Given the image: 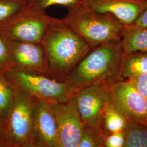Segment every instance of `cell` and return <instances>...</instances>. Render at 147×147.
<instances>
[{
	"mask_svg": "<svg viewBox=\"0 0 147 147\" xmlns=\"http://www.w3.org/2000/svg\"><path fill=\"white\" fill-rule=\"evenodd\" d=\"M124 132V147H147V125L127 121Z\"/></svg>",
	"mask_w": 147,
	"mask_h": 147,
	"instance_id": "obj_16",
	"label": "cell"
},
{
	"mask_svg": "<svg viewBox=\"0 0 147 147\" xmlns=\"http://www.w3.org/2000/svg\"><path fill=\"white\" fill-rule=\"evenodd\" d=\"M36 147H57V132L53 103L38 99Z\"/></svg>",
	"mask_w": 147,
	"mask_h": 147,
	"instance_id": "obj_12",
	"label": "cell"
},
{
	"mask_svg": "<svg viewBox=\"0 0 147 147\" xmlns=\"http://www.w3.org/2000/svg\"><path fill=\"white\" fill-rule=\"evenodd\" d=\"M121 72L123 79H128L138 74L147 73V53L124 54Z\"/></svg>",
	"mask_w": 147,
	"mask_h": 147,
	"instance_id": "obj_14",
	"label": "cell"
},
{
	"mask_svg": "<svg viewBox=\"0 0 147 147\" xmlns=\"http://www.w3.org/2000/svg\"><path fill=\"white\" fill-rule=\"evenodd\" d=\"M12 67L46 74V56L42 43L8 41Z\"/></svg>",
	"mask_w": 147,
	"mask_h": 147,
	"instance_id": "obj_10",
	"label": "cell"
},
{
	"mask_svg": "<svg viewBox=\"0 0 147 147\" xmlns=\"http://www.w3.org/2000/svg\"><path fill=\"white\" fill-rule=\"evenodd\" d=\"M84 0H28L27 6L44 10L53 5H62L70 9Z\"/></svg>",
	"mask_w": 147,
	"mask_h": 147,
	"instance_id": "obj_20",
	"label": "cell"
},
{
	"mask_svg": "<svg viewBox=\"0 0 147 147\" xmlns=\"http://www.w3.org/2000/svg\"><path fill=\"white\" fill-rule=\"evenodd\" d=\"M127 121L116 109L112 100L105 107L102 118V130L104 135L124 131Z\"/></svg>",
	"mask_w": 147,
	"mask_h": 147,
	"instance_id": "obj_15",
	"label": "cell"
},
{
	"mask_svg": "<svg viewBox=\"0 0 147 147\" xmlns=\"http://www.w3.org/2000/svg\"><path fill=\"white\" fill-rule=\"evenodd\" d=\"M111 93L113 104L126 121L147 125V100L129 80L114 84Z\"/></svg>",
	"mask_w": 147,
	"mask_h": 147,
	"instance_id": "obj_8",
	"label": "cell"
},
{
	"mask_svg": "<svg viewBox=\"0 0 147 147\" xmlns=\"http://www.w3.org/2000/svg\"><path fill=\"white\" fill-rule=\"evenodd\" d=\"M86 5L101 13H109L125 26H130L147 5V0H84Z\"/></svg>",
	"mask_w": 147,
	"mask_h": 147,
	"instance_id": "obj_11",
	"label": "cell"
},
{
	"mask_svg": "<svg viewBox=\"0 0 147 147\" xmlns=\"http://www.w3.org/2000/svg\"><path fill=\"white\" fill-rule=\"evenodd\" d=\"M16 89L14 101L0 131V147H36L38 99Z\"/></svg>",
	"mask_w": 147,
	"mask_h": 147,
	"instance_id": "obj_4",
	"label": "cell"
},
{
	"mask_svg": "<svg viewBox=\"0 0 147 147\" xmlns=\"http://www.w3.org/2000/svg\"><path fill=\"white\" fill-rule=\"evenodd\" d=\"M47 65L46 75L63 81L92 48L64 21L53 18L42 42Z\"/></svg>",
	"mask_w": 147,
	"mask_h": 147,
	"instance_id": "obj_2",
	"label": "cell"
},
{
	"mask_svg": "<svg viewBox=\"0 0 147 147\" xmlns=\"http://www.w3.org/2000/svg\"><path fill=\"white\" fill-rule=\"evenodd\" d=\"M111 87L94 85L80 89L73 94L71 98L84 125L102 130L104 111L112 100Z\"/></svg>",
	"mask_w": 147,
	"mask_h": 147,
	"instance_id": "obj_7",
	"label": "cell"
},
{
	"mask_svg": "<svg viewBox=\"0 0 147 147\" xmlns=\"http://www.w3.org/2000/svg\"><path fill=\"white\" fill-rule=\"evenodd\" d=\"M53 18L44 10L27 5L0 25V34L8 41L42 43Z\"/></svg>",
	"mask_w": 147,
	"mask_h": 147,
	"instance_id": "obj_6",
	"label": "cell"
},
{
	"mask_svg": "<svg viewBox=\"0 0 147 147\" xmlns=\"http://www.w3.org/2000/svg\"><path fill=\"white\" fill-rule=\"evenodd\" d=\"M124 131L106 134L104 137V147H124Z\"/></svg>",
	"mask_w": 147,
	"mask_h": 147,
	"instance_id": "obj_22",
	"label": "cell"
},
{
	"mask_svg": "<svg viewBox=\"0 0 147 147\" xmlns=\"http://www.w3.org/2000/svg\"><path fill=\"white\" fill-rule=\"evenodd\" d=\"M3 124V121L0 118V131H1V130L2 129V128Z\"/></svg>",
	"mask_w": 147,
	"mask_h": 147,
	"instance_id": "obj_25",
	"label": "cell"
},
{
	"mask_svg": "<svg viewBox=\"0 0 147 147\" xmlns=\"http://www.w3.org/2000/svg\"><path fill=\"white\" fill-rule=\"evenodd\" d=\"M57 132V147H78L84 129L78 111L70 98L53 103Z\"/></svg>",
	"mask_w": 147,
	"mask_h": 147,
	"instance_id": "obj_9",
	"label": "cell"
},
{
	"mask_svg": "<svg viewBox=\"0 0 147 147\" xmlns=\"http://www.w3.org/2000/svg\"><path fill=\"white\" fill-rule=\"evenodd\" d=\"M16 89L6 78L3 73L0 72V118L6 120L16 95Z\"/></svg>",
	"mask_w": 147,
	"mask_h": 147,
	"instance_id": "obj_17",
	"label": "cell"
},
{
	"mask_svg": "<svg viewBox=\"0 0 147 147\" xmlns=\"http://www.w3.org/2000/svg\"><path fill=\"white\" fill-rule=\"evenodd\" d=\"M104 137L102 130L84 125L78 147H104Z\"/></svg>",
	"mask_w": 147,
	"mask_h": 147,
	"instance_id": "obj_19",
	"label": "cell"
},
{
	"mask_svg": "<svg viewBox=\"0 0 147 147\" xmlns=\"http://www.w3.org/2000/svg\"><path fill=\"white\" fill-rule=\"evenodd\" d=\"M124 53L121 40L92 47L64 80L74 93L94 85L112 86L124 80L121 64Z\"/></svg>",
	"mask_w": 147,
	"mask_h": 147,
	"instance_id": "obj_1",
	"label": "cell"
},
{
	"mask_svg": "<svg viewBox=\"0 0 147 147\" xmlns=\"http://www.w3.org/2000/svg\"><path fill=\"white\" fill-rule=\"evenodd\" d=\"M121 45L124 54L147 53V27L136 28L125 26Z\"/></svg>",
	"mask_w": 147,
	"mask_h": 147,
	"instance_id": "obj_13",
	"label": "cell"
},
{
	"mask_svg": "<svg viewBox=\"0 0 147 147\" xmlns=\"http://www.w3.org/2000/svg\"><path fill=\"white\" fill-rule=\"evenodd\" d=\"M63 19L92 47L121 40L125 28L112 14L98 12L84 2L69 9Z\"/></svg>",
	"mask_w": 147,
	"mask_h": 147,
	"instance_id": "obj_3",
	"label": "cell"
},
{
	"mask_svg": "<svg viewBox=\"0 0 147 147\" xmlns=\"http://www.w3.org/2000/svg\"><path fill=\"white\" fill-rule=\"evenodd\" d=\"M127 79L147 100V73L136 74Z\"/></svg>",
	"mask_w": 147,
	"mask_h": 147,
	"instance_id": "obj_23",
	"label": "cell"
},
{
	"mask_svg": "<svg viewBox=\"0 0 147 147\" xmlns=\"http://www.w3.org/2000/svg\"><path fill=\"white\" fill-rule=\"evenodd\" d=\"M28 3V0H0V25L16 16Z\"/></svg>",
	"mask_w": 147,
	"mask_h": 147,
	"instance_id": "obj_18",
	"label": "cell"
},
{
	"mask_svg": "<svg viewBox=\"0 0 147 147\" xmlns=\"http://www.w3.org/2000/svg\"><path fill=\"white\" fill-rule=\"evenodd\" d=\"M3 73L16 89L37 99L51 103L62 102L69 100L73 94L64 82L45 74L14 67Z\"/></svg>",
	"mask_w": 147,
	"mask_h": 147,
	"instance_id": "obj_5",
	"label": "cell"
},
{
	"mask_svg": "<svg viewBox=\"0 0 147 147\" xmlns=\"http://www.w3.org/2000/svg\"><path fill=\"white\" fill-rule=\"evenodd\" d=\"M11 67L8 41L0 34V72L4 73Z\"/></svg>",
	"mask_w": 147,
	"mask_h": 147,
	"instance_id": "obj_21",
	"label": "cell"
},
{
	"mask_svg": "<svg viewBox=\"0 0 147 147\" xmlns=\"http://www.w3.org/2000/svg\"><path fill=\"white\" fill-rule=\"evenodd\" d=\"M130 27L136 28L147 27V5L139 14L134 24Z\"/></svg>",
	"mask_w": 147,
	"mask_h": 147,
	"instance_id": "obj_24",
	"label": "cell"
}]
</instances>
